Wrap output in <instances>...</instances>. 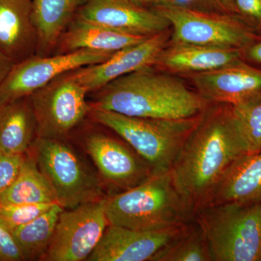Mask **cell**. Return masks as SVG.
<instances>
[{"label": "cell", "instance_id": "1", "mask_svg": "<svg viewBox=\"0 0 261 261\" xmlns=\"http://www.w3.org/2000/svg\"><path fill=\"white\" fill-rule=\"evenodd\" d=\"M247 150L231 106L209 103L171 168L178 192L195 212L225 171Z\"/></svg>", "mask_w": 261, "mask_h": 261}, {"label": "cell", "instance_id": "2", "mask_svg": "<svg viewBox=\"0 0 261 261\" xmlns=\"http://www.w3.org/2000/svg\"><path fill=\"white\" fill-rule=\"evenodd\" d=\"M95 92L92 108L137 118H192L209 104L179 75L154 65L123 75Z\"/></svg>", "mask_w": 261, "mask_h": 261}, {"label": "cell", "instance_id": "3", "mask_svg": "<svg viewBox=\"0 0 261 261\" xmlns=\"http://www.w3.org/2000/svg\"><path fill=\"white\" fill-rule=\"evenodd\" d=\"M103 204L109 225L138 231L180 227L195 219V210L178 192L170 171L108 195Z\"/></svg>", "mask_w": 261, "mask_h": 261}, {"label": "cell", "instance_id": "4", "mask_svg": "<svg viewBox=\"0 0 261 261\" xmlns=\"http://www.w3.org/2000/svg\"><path fill=\"white\" fill-rule=\"evenodd\" d=\"M29 151L50 185L57 204L63 209L99 202L108 197L94 165L70 138L37 137Z\"/></svg>", "mask_w": 261, "mask_h": 261}, {"label": "cell", "instance_id": "5", "mask_svg": "<svg viewBox=\"0 0 261 261\" xmlns=\"http://www.w3.org/2000/svg\"><path fill=\"white\" fill-rule=\"evenodd\" d=\"M200 116L180 119L137 118L92 107L89 116L119 136L148 163L153 173H161L171 171Z\"/></svg>", "mask_w": 261, "mask_h": 261}, {"label": "cell", "instance_id": "6", "mask_svg": "<svg viewBox=\"0 0 261 261\" xmlns=\"http://www.w3.org/2000/svg\"><path fill=\"white\" fill-rule=\"evenodd\" d=\"M195 219L213 261H261V201L205 205Z\"/></svg>", "mask_w": 261, "mask_h": 261}, {"label": "cell", "instance_id": "7", "mask_svg": "<svg viewBox=\"0 0 261 261\" xmlns=\"http://www.w3.org/2000/svg\"><path fill=\"white\" fill-rule=\"evenodd\" d=\"M171 27L169 44L243 49L260 39L238 15L168 5L154 8Z\"/></svg>", "mask_w": 261, "mask_h": 261}, {"label": "cell", "instance_id": "8", "mask_svg": "<svg viewBox=\"0 0 261 261\" xmlns=\"http://www.w3.org/2000/svg\"><path fill=\"white\" fill-rule=\"evenodd\" d=\"M87 91L73 76L63 73L29 96L37 125V137L70 138L89 116L92 106Z\"/></svg>", "mask_w": 261, "mask_h": 261}, {"label": "cell", "instance_id": "9", "mask_svg": "<svg viewBox=\"0 0 261 261\" xmlns=\"http://www.w3.org/2000/svg\"><path fill=\"white\" fill-rule=\"evenodd\" d=\"M80 145L97 170L108 195L138 186L154 174L148 163L125 141L104 132L84 134Z\"/></svg>", "mask_w": 261, "mask_h": 261}, {"label": "cell", "instance_id": "10", "mask_svg": "<svg viewBox=\"0 0 261 261\" xmlns=\"http://www.w3.org/2000/svg\"><path fill=\"white\" fill-rule=\"evenodd\" d=\"M115 53L80 49L51 56H35L15 63L0 86V108L29 97L59 76L88 65L107 61Z\"/></svg>", "mask_w": 261, "mask_h": 261}, {"label": "cell", "instance_id": "11", "mask_svg": "<svg viewBox=\"0 0 261 261\" xmlns=\"http://www.w3.org/2000/svg\"><path fill=\"white\" fill-rule=\"evenodd\" d=\"M103 201L62 211L50 245L41 261L87 260L109 225Z\"/></svg>", "mask_w": 261, "mask_h": 261}, {"label": "cell", "instance_id": "12", "mask_svg": "<svg viewBox=\"0 0 261 261\" xmlns=\"http://www.w3.org/2000/svg\"><path fill=\"white\" fill-rule=\"evenodd\" d=\"M186 77L208 103L237 107L261 100V66L244 60Z\"/></svg>", "mask_w": 261, "mask_h": 261}, {"label": "cell", "instance_id": "13", "mask_svg": "<svg viewBox=\"0 0 261 261\" xmlns=\"http://www.w3.org/2000/svg\"><path fill=\"white\" fill-rule=\"evenodd\" d=\"M170 36L171 29L116 51L107 61L72 70V73L88 93L97 92L123 75L154 65Z\"/></svg>", "mask_w": 261, "mask_h": 261}, {"label": "cell", "instance_id": "14", "mask_svg": "<svg viewBox=\"0 0 261 261\" xmlns=\"http://www.w3.org/2000/svg\"><path fill=\"white\" fill-rule=\"evenodd\" d=\"M75 18L138 37H151L171 29L157 10L132 0H88Z\"/></svg>", "mask_w": 261, "mask_h": 261}, {"label": "cell", "instance_id": "15", "mask_svg": "<svg viewBox=\"0 0 261 261\" xmlns=\"http://www.w3.org/2000/svg\"><path fill=\"white\" fill-rule=\"evenodd\" d=\"M185 226L161 231H138L108 225L87 261H153Z\"/></svg>", "mask_w": 261, "mask_h": 261}, {"label": "cell", "instance_id": "16", "mask_svg": "<svg viewBox=\"0 0 261 261\" xmlns=\"http://www.w3.org/2000/svg\"><path fill=\"white\" fill-rule=\"evenodd\" d=\"M32 0H0V51L17 63L37 54Z\"/></svg>", "mask_w": 261, "mask_h": 261}, {"label": "cell", "instance_id": "17", "mask_svg": "<svg viewBox=\"0 0 261 261\" xmlns=\"http://www.w3.org/2000/svg\"><path fill=\"white\" fill-rule=\"evenodd\" d=\"M241 60L242 49L168 43L154 66L166 73L186 76L217 69Z\"/></svg>", "mask_w": 261, "mask_h": 261}, {"label": "cell", "instance_id": "18", "mask_svg": "<svg viewBox=\"0 0 261 261\" xmlns=\"http://www.w3.org/2000/svg\"><path fill=\"white\" fill-rule=\"evenodd\" d=\"M260 201L261 152L245 154L236 160L225 171L204 206Z\"/></svg>", "mask_w": 261, "mask_h": 261}, {"label": "cell", "instance_id": "19", "mask_svg": "<svg viewBox=\"0 0 261 261\" xmlns=\"http://www.w3.org/2000/svg\"><path fill=\"white\" fill-rule=\"evenodd\" d=\"M146 38L130 35L101 24L75 18L61 36L56 49L58 53L80 49L116 53L142 42Z\"/></svg>", "mask_w": 261, "mask_h": 261}, {"label": "cell", "instance_id": "20", "mask_svg": "<svg viewBox=\"0 0 261 261\" xmlns=\"http://www.w3.org/2000/svg\"><path fill=\"white\" fill-rule=\"evenodd\" d=\"M88 0H32L38 56L51 55L63 33Z\"/></svg>", "mask_w": 261, "mask_h": 261}, {"label": "cell", "instance_id": "21", "mask_svg": "<svg viewBox=\"0 0 261 261\" xmlns=\"http://www.w3.org/2000/svg\"><path fill=\"white\" fill-rule=\"evenodd\" d=\"M37 137V125L30 97L0 108V152L24 154Z\"/></svg>", "mask_w": 261, "mask_h": 261}, {"label": "cell", "instance_id": "22", "mask_svg": "<svg viewBox=\"0 0 261 261\" xmlns=\"http://www.w3.org/2000/svg\"><path fill=\"white\" fill-rule=\"evenodd\" d=\"M1 204L57 203L56 196L29 151L15 181L0 195Z\"/></svg>", "mask_w": 261, "mask_h": 261}, {"label": "cell", "instance_id": "23", "mask_svg": "<svg viewBox=\"0 0 261 261\" xmlns=\"http://www.w3.org/2000/svg\"><path fill=\"white\" fill-rule=\"evenodd\" d=\"M64 210L55 204L28 224L12 232L24 261L42 260L54 235L60 214Z\"/></svg>", "mask_w": 261, "mask_h": 261}, {"label": "cell", "instance_id": "24", "mask_svg": "<svg viewBox=\"0 0 261 261\" xmlns=\"http://www.w3.org/2000/svg\"><path fill=\"white\" fill-rule=\"evenodd\" d=\"M153 261H213L205 233L195 219L156 255Z\"/></svg>", "mask_w": 261, "mask_h": 261}, {"label": "cell", "instance_id": "25", "mask_svg": "<svg viewBox=\"0 0 261 261\" xmlns=\"http://www.w3.org/2000/svg\"><path fill=\"white\" fill-rule=\"evenodd\" d=\"M232 108L247 153L261 152V100Z\"/></svg>", "mask_w": 261, "mask_h": 261}, {"label": "cell", "instance_id": "26", "mask_svg": "<svg viewBox=\"0 0 261 261\" xmlns=\"http://www.w3.org/2000/svg\"><path fill=\"white\" fill-rule=\"evenodd\" d=\"M56 203H0V222L13 232L49 210Z\"/></svg>", "mask_w": 261, "mask_h": 261}, {"label": "cell", "instance_id": "27", "mask_svg": "<svg viewBox=\"0 0 261 261\" xmlns=\"http://www.w3.org/2000/svg\"><path fill=\"white\" fill-rule=\"evenodd\" d=\"M25 153L9 154L0 152V195L18 177Z\"/></svg>", "mask_w": 261, "mask_h": 261}, {"label": "cell", "instance_id": "28", "mask_svg": "<svg viewBox=\"0 0 261 261\" xmlns=\"http://www.w3.org/2000/svg\"><path fill=\"white\" fill-rule=\"evenodd\" d=\"M238 16L261 38V0H235Z\"/></svg>", "mask_w": 261, "mask_h": 261}, {"label": "cell", "instance_id": "29", "mask_svg": "<svg viewBox=\"0 0 261 261\" xmlns=\"http://www.w3.org/2000/svg\"><path fill=\"white\" fill-rule=\"evenodd\" d=\"M0 261H24L13 234L0 222Z\"/></svg>", "mask_w": 261, "mask_h": 261}, {"label": "cell", "instance_id": "30", "mask_svg": "<svg viewBox=\"0 0 261 261\" xmlns=\"http://www.w3.org/2000/svg\"><path fill=\"white\" fill-rule=\"evenodd\" d=\"M195 9L238 15L235 0H195Z\"/></svg>", "mask_w": 261, "mask_h": 261}, {"label": "cell", "instance_id": "31", "mask_svg": "<svg viewBox=\"0 0 261 261\" xmlns=\"http://www.w3.org/2000/svg\"><path fill=\"white\" fill-rule=\"evenodd\" d=\"M136 4L145 8H154L168 5H181L195 8V0H132Z\"/></svg>", "mask_w": 261, "mask_h": 261}, {"label": "cell", "instance_id": "32", "mask_svg": "<svg viewBox=\"0 0 261 261\" xmlns=\"http://www.w3.org/2000/svg\"><path fill=\"white\" fill-rule=\"evenodd\" d=\"M244 61L261 66V39L242 49Z\"/></svg>", "mask_w": 261, "mask_h": 261}, {"label": "cell", "instance_id": "33", "mask_svg": "<svg viewBox=\"0 0 261 261\" xmlns=\"http://www.w3.org/2000/svg\"><path fill=\"white\" fill-rule=\"evenodd\" d=\"M15 63L9 58L5 56L0 51V86L3 83L6 77L9 74L10 70Z\"/></svg>", "mask_w": 261, "mask_h": 261}]
</instances>
